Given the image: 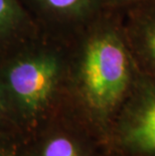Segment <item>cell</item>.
<instances>
[{"label": "cell", "instance_id": "1", "mask_svg": "<svg viewBox=\"0 0 155 156\" xmlns=\"http://www.w3.org/2000/svg\"><path fill=\"white\" fill-rule=\"evenodd\" d=\"M138 74L123 14L105 8L70 41L67 108L89 128L111 131Z\"/></svg>", "mask_w": 155, "mask_h": 156}, {"label": "cell", "instance_id": "5", "mask_svg": "<svg viewBox=\"0 0 155 156\" xmlns=\"http://www.w3.org/2000/svg\"><path fill=\"white\" fill-rule=\"evenodd\" d=\"M84 126L87 125L65 108L32 135L35 145L31 156H85L80 140Z\"/></svg>", "mask_w": 155, "mask_h": 156}, {"label": "cell", "instance_id": "3", "mask_svg": "<svg viewBox=\"0 0 155 156\" xmlns=\"http://www.w3.org/2000/svg\"><path fill=\"white\" fill-rule=\"evenodd\" d=\"M111 132L124 146L155 154V80L139 72Z\"/></svg>", "mask_w": 155, "mask_h": 156}, {"label": "cell", "instance_id": "4", "mask_svg": "<svg viewBox=\"0 0 155 156\" xmlns=\"http://www.w3.org/2000/svg\"><path fill=\"white\" fill-rule=\"evenodd\" d=\"M45 34L72 38L106 8L105 0H22Z\"/></svg>", "mask_w": 155, "mask_h": 156}, {"label": "cell", "instance_id": "7", "mask_svg": "<svg viewBox=\"0 0 155 156\" xmlns=\"http://www.w3.org/2000/svg\"><path fill=\"white\" fill-rule=\"evenodd\" d=\"M41 32L22 0H0V59Z\"/></svg>", "mask_w": 155, "mask_h": 156}, {"label": "cell", "instance_id": "8", "mask_svg": "<svg viewBox=\"0 0 155 156\" xmlns=\"http://www.w3.org/2000/svg\"><path fill=\"white\" fill-rule=\"evenodd\" d=\"M106 8L124 14L128 10L140 7H155V0H105Z\"/></svg>", "mask_w": 155, "mask_h": 156}, {"label": "cell", "instance_id": "2", "mask_svg": "<svg viewBox=\"0 0 155 156\" xmlns=\"http://www.w3.org/2000/svg\"><path fill=\"white\" fill-rule=\"evenodd\" d=\"M70 41L41 32L0 59V92L18 134L32 136L67 108Z\"/></svg>", "mask_w": 155, "mask_h": 156}, {"label": "cell", "instance_id": "6", "mask_svg": "<svg viewBox=\"0 0 155 156\" xmlns=\"http://www.w3.org/2000/svg\"><path fill=\"white\" fill-rule=\"evenodd\" d=\"M123 29L138 71L155 80V7H140L125 12Z\"/></svg>", "mask_w": 155, "mask_h": 156}, {"label": "cell", "instance_id": "9", "mask_svg": "<svg viewBox=\"0 0 155 156\" xmlns=\"http://www.w3.org/2000/svg\"><path fill=\"white\" fill-rule=\"evenodd\" d=\"M15 132H0V156H19L15 144Z\"/></svg>", "mask_w": 155, "mask_h": 156}, {"label": "cell", "instance_id": "10", "mask_svg": "<svg viewBox=\"0 0 155 156\" xmlns=\"http://www.w3.org/2000/svg\"><path fill=\"white\" fill-rule=\"evenodd\" d=\"M0 132H15V133H17L13 128L10 120H9L1 92H0Z\"/></svg>", "mask_w": 155, "mask_h": 156}]
</instances>
